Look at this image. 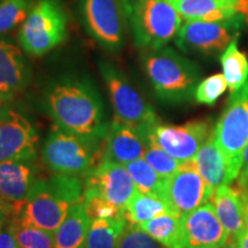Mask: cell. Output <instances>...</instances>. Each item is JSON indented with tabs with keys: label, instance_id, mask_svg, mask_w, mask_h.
I'll return each mask as SVG.
<instances>
[{
	"label": "cell",
	"instance_id": "277c9868",
	"mask_svg": "<svg viewBox=\"0 0 248 248\" xmlns=\"http://www.w3.org/2000/svg\"><path fill=\"white\" fill-rule=\"evenodd\" d=\"M133 43L144 49H157L176 38L182 15L169 0H124Z\"/></svg>",
	"mask_w": 248,
	"mask_h": 248
},
{
	"label": "cell",
	"instance_id": "ffe728a7",
	"mask_svg": "<svg viewBox=\"0 0 248 248\" xmlns=\"http://www.w3.org/2000/svg\"><path fill=\"white\" fill-rule=\"evenodd\" d=\"M212 204L217 217L230 234L232 243V240L246 229L239 191L230 185L217 187L212 197Z\"/></svg>",
	"mask_w": 248,
	"mask_h": 248
},
{
	"label": "cell",
	"instance_id": "4fadbf2b",
	"mask_svg": "<svg viewBox=\"0 0 248 248\" xmlns=\"http://www.w3.org/2000/svg\"><path fill=\"white\" fill-rule=\"evenodd\" d=\"M215 192L195 168L193 160L185 161L175 175L167 179V199L177 216H184L208 203Z\"/></svg>",
	"mask_w": 248,
	"mask_h": 248
},
{
	"label": "cell",
	"instance_id": "4316f807",
	"mask_svg": "<svg viewBox=\"0 0 248 248\" xmlns=\"http://www.w3.org/2000/svg\"><path fill=\"white\" fill-rule=\"evenodd\" d=\"M8 226L20 248H54L55 232L26 225L12 218Z\"/></svg>",
	"mask_w": 248,
	"mask_h": 248
},
{
	"label": "cell",
	"instance_id": "4dcf8cb0",
	"mask_svg": "<svg viewBox=\"0 0 248 248\" xmlns=\"http://www.w3.org/2000/svg\"><path fill=\"white\" fill-rule=\"evenodd\" d=\"M83 201L85 203L86 212L92 221L97 218H109V217L121 216L125 213V210L119 208L115 204L109 202L104 197L93 191L84 190Z\"/></svg>",
	"mask_w": 248,
	"mask_h": 248
},
{
	"label": "cell",
	"instance_id": "d6a6232c",
	"mask_svg": "<svg viewBox=\"0 0 248 248\" xmlns=\"http://www.w3.org/2000/svg\"><path fill=\"white\" fill-rule=\"evenodd\" d=\"M0 248H20L8 224L0 228Z\"/></svg>",
	"mask_w": 248,
	"mask_h": 248
},
{
	"label": "cell",
	"instance_id": "d6986e66",
	"mask_svg": "<svg viewBox=\"0 0 248 248\" xmlns=\"http://www.w3.org/2000/svg\"><path fill=\"white\" fill-rule=\"evenodd\" d=\"M193 162L201 177L215 190L221 186L231 184L228 164L217 144L214 131L194 156Z\"/></svg>",
	"mask_w": 248,
	"mask_h": 248
},
{
	"label": "cell",
	"instance_id": "836d02e7",
	"mask_svg": "<svg viewBox=\"0 0 248 248\" xmlns=\"http://www.w3.org/2000/svg\"><path fill=\"white\" fill-rule=\"evenodd\" d=\"M14 216V207L0 194V228L7 225Z\"/></svg>",
	"mask_w": 248,
	"mask_h": 248
},
{
	"label": "cell",
	"instance_id": "6da1fadb",
	"mask_svg": "<svg viewBox=\"0 0 248 248\" xmlns=\"http://www.w3.org/2000/svg\"><path fill=\"white\" fill-rule=\"evenodd\" d=\"M43 102L59 128L89 140H104L109 123L100 92L90 77L76 74L55 77L45 88Z\"/></svg>",
	"mask_w": 248,
	"mask_h": 248
},
{
	"label": "cell",
	"instance_id": "f546056e",
	"mask_svg": "<svg viewBox=\"0 0 248 248\" xmlns=\"http://www.w3.org/2000/svg\"><path fill=\"white\" fill-rule=\"evenodd\" d=\"M228 88V83L223 74H215V75L207 77L198 84L194 92L195 101L201 105L214 106L223 93Z\"/></svg>",
	"mask_w": 248,
	"mask_h": 248
},
{
	"label": "cell",
	"instance_id": "7402d4cb",
	"mask_svg": "<svg viewBox=\"0 0 248 248\" xmlns=\"http://www.w3.org/2000/svg\"><path fill=\"white\" fill-rule=\"evenodd\" d=\"M167 248H185V233L182 217L163 214L136 226Z\"/></svg>",
	"mask_w": 248,
	"mask_h": 248
},
{
	"label": "cell",
	"instance_id": "7a4b0ae2",
	"mask_svg": "<svg viewBox=\"0 0 248 248\" xmlns=\"http://www.w3.org/2000/svg\"><path fill=\"white\" fill-rule=\"evenodd\" d=\"M84 179L53 173L38 176L27 199L15 209L13 218L22 224L55 232L74 204L83 200Z\"/></svg>",
	"mask_w": 248,
	"mask_h": 248
},
{
	"label": "cell",
	"instance_id": "cb8c5ba5",
	"mask_svg": "<svg viewBox=\"0 0 248 248\" xmlns=\"http://www.w3.org/2000/svg\"><path fill=\"white\" fill-rule=\"evenodd\" d=\"M163 214L176 215L168 201L155 195L141 193L137 190L126 206L124 216L129 225L137 226Z\"/></svg>",
	"mask_w": 248,
	"mask_h": 248
},
{
	"label": "cell",
	"instance_id": "5b68a950",
	"mask_svg": "<svg viewBox=\"0 0 248 248\" xmlns=\"http://www.w3.org/2000/svg\"><path fill=\"white\" fill-rule=\"evenodd\" d=\"M102 141L78 137L55 125L43 144V163L52 173L85 177L101 162Z\"/></svg>",
	"mask_w": 248,
	"mask_h": 248
},
{
	"label": "cell",
	"instance_id": "2e32d148",
	"mask_svg": "<svg viewBox=\"0 0 248 248\" xmlns=\"http://www.w3.org/2000/svg\"><path fill=\"white\" fill-rule=\"evenodd\" d=\"M30 66L18 46L0 37V104H7L29 85Z\"/></svg>",
	"mask_w": 248,
	"mask_h": 248
},
{
	"label": "cell",
	"instance_id": "ba28073f",
	"mask_svg": "<svg viewBox=\"0 0 248 248\" xmlns=\"http://www.w3.org/2000/svg\"><path fill=\"white\" fill-rule=\"evenodd\" d=\"M214 132L232 183L240 173L248 142V79L240 90L232 92Z\"/></svg>",
	"mask_w": 248,
	"mask_h": 248
},
{
	"label": "cell",
	"instance_id": "9c48e42d",
	"mask_svg": "<svg viewBox=\"0 0 248 248\" xmlns=\"http://www.w3.org/2000/svg\"><path fill=\"white\" fill-rule=\"evenodd\" d=\"M79 20L90 37L108 52H119L128 27L124 0H76Z\"/></svg>",
	"mask_w": 248,
	"mask_h": 248
},
{
	"label": "cell",
	"instance_id": "ab89813d",
	"mask_svg": "<svg viewBox=\"0 0 248 248\" xmlns=\"http://www.w3.org/2000/svg\"><path fill=\"white\" fill-rule=\"evenodd\" d=\"M0 1H1V0H0Z\"/></svg>",
	"mask_w": 248,
	"mask_h": 248
},
{
	"label": "cell",
	"instance_id": "8fae6325",
	"mask_svg": "<svg viewBox=\"0 0 248 248\" xmlns=\"http://www.w3.org/2000/svg\"><path fill=\"white\" fill-rule=\"evenodd\" d=\"M214 129L215 126L210 120H194L183 125L157 123L148 133L146 142H154L176 159L191 161L210 137Z\"/></svg>",
	"mask_w": 248,
	"mask_h": 248
},
{
	"label": "cell",
	"instance_id": "8d00e7d4",
	"mask_svg": "<svg viewBox=\"0 0 248 248\" xmlns=\"http://www.w3.org/2000/svg\"><path fill=\"white\" fill-rule=\"evenodd\" d=\"M248 175V142L246 145V148H245V153H244V162H243V167H241L240 173L238 177H245V176Z\"/></svg>",
	"mask_w": 248,
	"mask_h": 248
},
{
	"label": "cell",
	"instance_id": "8992f818",
	"mask_svg": "<svg viewBox=\"0 0 248 248\" xmlns=\"http://www.w3.org/2000/svg\"><path fill=\"white\" fill-rule=\"evenodd\" d=\"M99 70L108 90L116 119L132 126L146 139L148 133L160 123L154 108L113 63L99 62Z\"/></svg>",
	"mask_w": 248,
	"mask_h": 248
},
{
	"label": "cell",
	"instance_id": "e0dca14e",
	"mask_svg": "<svg viewBox=\"0 0 248 248\" xmlns=\"http://www.w3.org/2000/svg\"><path fill=\"white\" fill-rule=\"evenodd\" d=\"M146 139L141 133L120 120L111 121L102 141L101 161L126 164L144 157Z\"/></svg>",
	"mask_w": 248,
	"mask_h": 248
},
{
	"label": "cell",
	"instance_id": "ac0fdd59",
	"mask_svg": "<svg viewBox=\"0 0 248 248\" xmlns=\"http://www.w3.org/2000/svg\"><path fill=\"white\" fill-rule=\"evenodd\" d=\"M38 176L35 161L0 162V194L14 207V212L27 199Z\"/></svg>",
	"mask_w": 248,
	"mask_h": 248
},
{
	"label": "cell",
	"instance_id": "83f0119b",
	"mask_svg": "<svg viewBox=\"0 0 248 248\" xmlns=\"http://www.w3.org/2000/svg\"><path fill=\"white\" fill-rule=\"evenodd\" d=\"M35 0H1L0 1V37L22 26Z\"/></svg>",
	"mask_w": 248,
	"mask_h": 248
},
{
	"label": "cell",
	"instance_id": "9a60e30c",
	"mask_svg": "<svg viewBox=\"0 0 248 248\" xmlns=\"http://www.w3.org/2000/svg\"><path fill=\"white\" fill-rule=\"evenodd\" d=\"M185 248H217L230 244L231 237L216 215L212 202L182 216Z\"/></svg>",
	"mask_w": 248,
	"mask_h": 248
},
{
	"label": "cell",
	"instance_id": "f1b7e54d",
	"mask_svg": "<svg viewBox=\"0 0 248 248\" xmlns=\"http://www.w3.org/2000/svg\"><path fill=\"white\" fill-rule=\"evenodd\" d=\"M144 160L163 178H170L182 168L185 161H181L167 153L160 146L152 141H147Z\"/></svg>",
	"mask_w": 248,
	"mask_h": 248
},
{
	"label": "cell",
	"instance_id": "7c38bea8",
	"mask_svg": "<svg viewBox=\"0 0 248 248\" xmlns=\"http://www.w3.org/2000/svg\"><path fill=\"white\" fill-rule=\"evenodd\" d=\"M38 133L23 114L0 104V162L36 161Z\"/></svg>",
	"mask_w": 248,
	"mask_h": 248
},
{
	"label": "cell",
	"instance_id": "5bb4252c",
	"mask_svg": "<svg viewBox=\"0 0 248 248\" xmlns=\"http://www.w3.org/2000/svg\"><path fill=\"white\" fill-rule=\"evenodd\" d=\"M84 190L95 192L125 210L137 187L123 164L101 161L84 177Z\"/></svg>",
	"mask_w": 248,
	"mask_h": 248
},
{
	"label": "cell",
	"instance_id": "3957f363",
	"mask_svg": "<svg viewBox=\"0 0 248 248\" xmlns=\"http://www.w3.org/2000/svg\"><path fill=\"white\" fill-rule=\"evenodd\" d=\"M141 64L155 94L161 100L178 104L194 98L201 71L190 59L163 46L157 49H144Z\"/></svg>",
	"mask_w": 248,
	"mask_h": 248
},
{
	"label": "cell",
	"instance_id": "44dd1931",
	"mask_svg": "<svg viewBox=\"0 0 248 248\" xmlns=\"http://www.w3.org/2000/svg\"><path fill=\"white\" fill-rule=\"evenodd\" d=\"M91 223L84 201L74 204L55 231L54 248H82Z\"/></svg>",
	"mask_w": 248,
	"mask_h": 248
},
{
	"label": "cell",
	"instance_id": "74e56055",
	"mask_svg": "<svg viewBox=\"0 0 248 248\" xmlns=\"http://www.w3.org/2000/svg\"><path fill=\"white\" fill-rule=\"evenodd\" d=\"M240 198L241 201H243V207H244V219H245V225L248 229V197L245 195L244 193H240Z\"/></svg>",
	"mask_w": 248,
	"mask_h": 248
},
{
	"label": "cell",
	"instance_id": "e575fe53",
	"mask_svg": "<svg viewBox=\"0 0 248 248\" xmlns=\"http://www.w3.org/2000/svg\"><path fill=\"white\" fill-rule=\"evenodd\" d=\"M232 245L235 248H248V229L246 228L245 230L237 235L233 240H232Z\"/></svg>",
	"mask_w": 248,
	"mask_h": 248
},
{
	"label": "cell",
	"instance_id": "d4e9b609",
	"mask_svg": "<svg viewBox=\"0 0 248 248\" xmlns=\"http://www.w3.org/2000/svg\"><path fill=\"white\" fill-rule=\"evenodd\" d=\"M124 167L129 171L139 192L155 195V197L168 201L167 199V179L168 178H163L162 176H160L144 160V157L131 161V162L124 164Z\"/></svg>",
	"mask_w": 248,
	"mask_h": 248
},
{
	"label": "cell",
	"instance_id": "52a82bcc",
	"mask_svg": "<svg viewBox=\"0 0 248 248\" xmlns=\"http://www.w3.org/2000/svg\"><path fill=\"white\" fill-rule=\"evenodd\" d=\"M68 15L61 0H38L18 30V42L27 53L44 55L67 38Z\"/></svg>",
	"mask_w": 248,
	"mask_h": 248
},
{
	"label": "cell",
	"instance_id": "484cf974",
	"mask_svg": "<svg viewBox=\"0 0 248 248\" xmlns=\"http://www.w3.org/2000/svg\"><path fill=\"white\" fill-rule=\"evenodd\" d=\"M226 83L231 92L240 90L248 79V60L246 54L238 48V39H234L225 48L221 57Z\"/></svg>",
	"mask_w": 248,
	"mask_h": 248
},
{
	"label": "cell",
	"instance_id": "30bf717a",
	"mask_svg": "<svg viewBox=\"0 0 248 248\" xmlns=\"http://www.w3.org/2000/svg\"><path fill=\"white\" fill-rule=\"evenodd\" d=\"M245 17L238 15L222 21H185L175 42L185 53L216 55L238 39Z\"/></svg>",
	"mask_w": 248,
	"mask_h": 248
},
{
	"label": "cell",
	"instance_id": "603a6c76",
	"mask_svg": "<svg viewBox=\"0 0 248 248\" xmlns=\"http://www.w3.org/2000/svg\"><path fill=\"white\" fill-rule=\"evenodd\" d=\"M128 226L124 215L93 219L82 248H119L121 237Z\"/></svg>",
	"mask_w": 248,
	"mask_h": 248
},
{
	"label": "cell",
	"instance_id": "f35d334b",
	"mask_svg": "<svg viewBox=\"0 0 248 248\" xmlns=\"http://www.w3.org/2000/svg\"><path fill=\"white\" fill-rule=\"evenodd\" d=\"M217 248H235V247L232 244H226V245H223V246H219Z\"/></svg>",
	"mask_w": 248,
	"mask_h": 248
},
{
	"label": "cell",
	"instance_id": "1f68e13d",
	"mask_svg": "<svg viewBox=\"0 0 248 248\" xmlns=\"http://www.w3.org/2000/svg\"><path fill=\"white\" fill-rule=\"evenodd\" d=\"M119 248H167L146 232L129 225L120 239Z\"/></svg>",
	"mask_w": 248,
	"mask_h": 248
},
{
	"label": "cell",
	"instance_id": "d590c367",
	"mask_svg": "<svg viewBox=\"0 0 248 248\" xmlns=\"http://www.w3.org/2000/svg\"><path fill=\"white\" fill-rule=\"evenodd\" d=\"M237 190L240 193H244L248 197V175L245 177H238L237 178Z\"/></svg>",
	"mask_w": 248,
	"mask_h": 248
}]
</instances>
